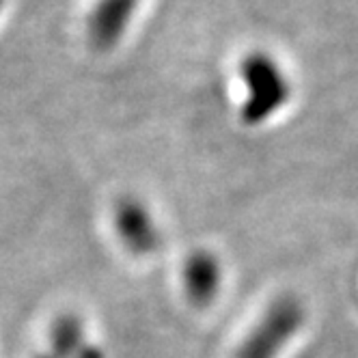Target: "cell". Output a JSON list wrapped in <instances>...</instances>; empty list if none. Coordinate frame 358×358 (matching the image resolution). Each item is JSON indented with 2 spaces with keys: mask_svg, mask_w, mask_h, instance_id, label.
<instances>
[{
  "mask_svg": "<svg viewBox=\"0 0 358 358\" xmlns=\"http://www.w3.org/2000/svg\"><path fill=\"white\" fill-rule=\"evenodd\" d=\"M242 87L240 119L246 125L270 121L292 99V83L285 67L266 50H250L238 65Z\"/></svg>",
  "mask_w": 358,
  "mask_h": 358,
  "instance_id": "6da1fadb",
  "label": "cell"
},
{
  "mask_svg": "<svg viewBox=\"0 0 358 358\" xmlns=\"http://www.w3.org/2000/svg\"><path fill=\"white\" fill-rule=\"evenodd\" d=\"M302 306L289 298L278 300L264 320L252 328L238 352V358H276L302 326Z\"/></svg>",
  "mask_w": 358,
  "mask_h": 358,
  "instance_id": "7a4b0ae2",
  "label": "cell"
},
{
  "mask_svg": "<svg viewBox=\"0 0 358 358\" xmlns=\"http://www.w3.org/2000/svg\"><path fill=\"white\" fill-rule=\"evenodd\" d=\"M143 0H95L87 17V35L93 48L113 50L130 31Z\"/></svg>",
  "mask_w": 358,
  "mask_h": 358,
  "instance_id": "3957f363",
  "label": "cell"
},
{
  "mask_svg": "<svg viewBox=\"0 0 358 358\" xmlns=\"http://www.w3.org/2000/svg\"><path fill=\"white\" fill-rule=\"evenodd\" d=\"M117 231L136 252H147L156 244V234L149 214L136 201H123L117 208Z\"/></svg>",
  "mask_w": 358,
  "mask_h": 358,
  "instance_id": "277c9868",
  "label": "cell"
},
{
  "mask_svg": "<svg viewBox=\"0 0 358 358\" xmlns=\"http://www.w3.org/2000/svg\"><path fill=\"white\" fill-rule=\"evenodd\" d=\"M184 283H186V292L190 300H194L196 304H208L216 296L218 283H220V272L212 255H206V252L192 255L186 264Z\"/></svg>",
  "mask_w": 358,
  "mask_h": 358,
  "instance_id": "5b68a950",
  "label": "cell"
},
{
  "mask_svg": "<svg viewBox=\"0 0 358 358\" xmlns=\"http://www.w3.org/2000/svg\"><path fill=\"white\" fill-rule=\"evenodd\" d=\"M3 9H5V0H0V15H3Z\"/></svg>",
  "mask_w": 358,
  "mask_h": 358,
  "instance_id": "8992f818",
  "label": "cell"
}]
</instances>
